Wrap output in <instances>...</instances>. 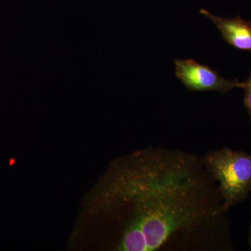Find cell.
Wrapping results in <instances>:
<instances>
[{
    "instance_id": "obj_1",
    "label": "cell",
    "mask_w": 251,
    "mask_h": 251,
    "mask_svg": "<svg viewBox=\"0 0 251 251\" xmlns=\"http://www.w3.org/2000/svg\"><path fill=\"white\" fill-rule=\"evenodd\" d=\"M87 199L84 213L100 220L107 250L230 249L219 186L196 153L150 146L120 157Z\"/></svg>"
},
{
    "instance_id": "obj_2",
    "label": "cell",
    "mask_w": 251,
    "mask_h": 251,
    "mask_svg": "<svg viewBox=\"0 0 251 251\" xmlns=\"http://www.w3.org/2000/svg\"><path fill=\"white\" fill-rule=\"evenodd\" d=\"M202 158L217 182L226 212L247 198L251 191V154L224 148Z\"/></svg>"
},
{
    "instance_id": "obj_3",
    "label": "cell",
    "mask_w": 251,
    "mask_h": 251,
    "mask_svg": "<svg viewBox=\"0 0 251 251\" xmlns=\"http://www.w3.org/2000/svg\"><path fill=\"white\" fill-rule=\"evenodd\" d=\"M176 76L187 90L192 92L214 91L226 93L237 87H243L244 82L227 80L209 66L193 59L175 60Z\"/></svg>"
},
{
    "instance_id": "obj_4",
    "label": "cell",
    "mask_w": 251,
    "mask_h": 251,
    "mask_svg": "<svg viewBox=\"0 0 251 251\" xmlns=\"http://www.w3.org/2000/svg\"><path fill=\"white\" fill-rule=\"evenodd\" d=\"M201 14L210 20L219 29L226 42L236 49L251 51V25L240 17L226 18L214 16L205 9Z\"/></svg>"
},
{
    "instance_id": "obj_5",
    "label": "cell",
    "mask_w": 251,
    "mask_h": 251,
    "mask_svg": "<svg viewBox=\"0 0 251 251\" xmlns=\"http://www.w3.org/2000/svg\"><path fill=\"white\" fill-rule=\"evenodd\" d=\"M242 88H244L245 91L244 99V105L247 108L251 120V73L248 80L246 82H244Z\"/></svg>"
},
{
    "instance_id": "obj_6",
    "label": "cell",
    "mask_w": 251,
    "mask_h": 251,
    "mask_svg": "<svg viewBox=\"0 0 251 251\" xmlns=\"http://www.w3.org/2000/svg\"><path fill=\"white\" fill-rule=\"evenodd\" d=\"M249 244H250L251 248V226H250V231H249Z\"/></svg>"
},
{
    "instance_id": "obj_7",
    "label": "cell",
    "mask_w": 251,
    "mask_h": 251,
    "mask_svg": "<svg viewBox=\"0 0 251 251\" xmlns=\"http://www.w3.org/2000/svg\"><path fill=\"white\" fill-rule=\"evenodd\" d=\"M249 23H250L251 24V21H249Z\"/></svg>"
}]
</instances>
